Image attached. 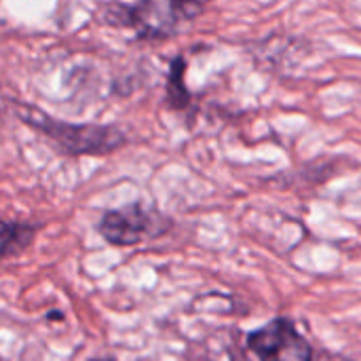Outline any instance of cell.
Listing matches in <instances>:
<instances>
[{
    "label": "cell",
    "mask_w": 361,
    "mask_h": 361,
    "mask_svg": "<svg viewBox=\"0 0 361 361\" xmlns=\"http://www.w3.org/2000/svg\"><path fill=\"white\" fill-rule=\"evenodd\" d=\"M8 104L19 123L38 133L59 157L66 159L110 157L131 142L129 131L118 123H72L21 99H8Z\"/></svg>",
    "instance_id": "obj_1"
},
{
    "label": "cell",
    "mask_w": 361,
    "mask_h": 361,
    "mask_svg": "<svg viewBox=\"0 0 361 361\" xmlns=\"http://www.w3.org/2000/svg\"><path fill=\"white\" fill-rule=\"evenodd\" d=\"M205 11L195 0H140L108 2L102 6L99 21L114 30H129L137 42H157L173 38L186 23Z\"/></svg>",
    "instance_id": "obj_2"
},
{
    "label": "cell",
    "mask_w": 361,
    "mask_h": 361,
    "mask_svg": "<svg viewBox=\"0 0 361 361\" xmlns=\"http://www.w3.org/2000/svg\"><path fill=\"white\" fill-rule=\"evenodd\" d=\"M173 224V218L163 214L159 207L146 205L144 201H131L102 212L95 222V231L104 243L125 250L169 235Z\"/></svg>",
    "instance_id": "obj_3"
},
{
    "label": "cell",
    "mask_w": 361,
    "mask_h": 361,
    "mask_svg": "<svg viewBox=\"0 0 361 361\" xmlns=\"http://www.w3.org/2000/svg\"><path fill=\"white\" fill-rule=\"evenodd\" d=\"M258 361H313V345L288 317H273L245 338Z\"/></svg>",
    "instance_id": "obj_4"
},
{
    "label": "cell",
    "mask_w": 361,
    "mask_h": 361,
    "mask_svg": "<svg viewBox=\"0 0 361 361\" xmlns=\"http://www.w3.org/2000/svg\"><path fill=\"white\" fill-rule=\"evenodd\" d=\"M44 222H32L21 218H0V262L23 256L36 243Z\"/></svg>",
    "instance_id": "obj_5"
},
{
    "label": "cell",
    "mask_w": 361,
    "mask_h": 361,
    "mask_svg": "<svg viewBox=\"0 0 361 361\" xmlns=\"http://www.w3.org/2000/svg\"><path fill=\"white\" fill-rule=\"evenodd\" d=\"M186 68L188 61L184 55H173L167 66V80H165V106L176 112H184L192 108V93L186 87Z\"/></svg>",
    "instance_id": "obj_6"
},
{
    "label": "cell",
    "mask_w": 361,
    "mask_h": 361,
    "mask_svg": "<svg viewBox=\"0 0 361 361\" xmlns=\"http://www.w3.org/2000/svg\"><path fill=\"white\" fill-rule=\"evenodd\" d=\"M44 317H47L49 322H55V324H57V322H63V313H61V311H49Z\"/></svg>",
    "instance_id": "obj_7"
},
{
    "label": "cell",
    "mask_w": 361,
    "mask_h": 361,
    "mask_svg": "<svg viewBox=\"0 0 361 361\" xmlns=\"http://www.w3.org/2000/svg\"><path fill=\"white\" fill-rule=\"evenodd\" d=\"M85 361H118L114 355H93V357H87Z\"/></svg>",
    "instance_id": "obj_8"
},
{
    "label": "cell",
    "mask_w": 361,
    "mask_h": 361,
    "mask_svg": "<svg viewBox=\"0 0 361 361\" xmlns=\"http://www.w3.org/2000/svg\"><path fill=\"white\" fill-rule=\"evenodd\" d=\"M336 361H355V360H349V357H341V360H336Z\"/></svg>",
    "instance_id": "obj_9"
},
{
    "label": "cell",
    "mask_w": 361,
    "mask_h": 361,
    "mask_svg": "<svg viewBox=\"0 0 361 361\" xmlns=\"http://www.w3.org/2000/svg\"><path fill=\"white\" fill-rule=\"evenodd\" d=\"M0 361H2V360H0Z\"/></svg>",
    "instance_id": "obj_10"
}]
</instances>
